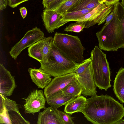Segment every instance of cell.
Returning <instances> with one entry per match:
<instances>
[{
	"label": "cell",
	"mask_w": 124,
	"mask_h": 124,
	"mask_svg": "<svg viewBox=\"0 0 124 124\" xmlns=\"http://www.w3.org/2000/svg\"><path fill=\"white\" fill-rule=\"evenodd\" d=\"M81 112L93 124H115L124 116V107L111 96L96 94L87 99Z\"/></svg>",
	"instance_id": "obj_1"
},
{
	"label": "cell",
	"mask_w": 124,
	"mask_h": 124,
	"mask_svg": "<svg viewBox=\"0 0 124 124\" xmlns=\"http://www.w3.org/2000/svg\"><path fill=\"white\" fill-rule=\"evenodd\" d=\"M112 20L97 32L98 45L101 50L117 51L124 46V7L119 2L114 4Z\"/></svg>",
	"instance_id": "obj_2"
},
{
	"label": "cell",
	"mask_w": 124,
	"mask_h": 124,
	"mask_svg": "<svg viewBox=\"0 0 124 124\" xmlns=\"http://www.w3.org/2000/svg\"><path fill=\"white\" fill-rule=\"evenodd\" d=\"M40 62V68L54 77L72 73L79 64L67 57L53 44L47 56Z\"/></svg>",
	"instance_id": "obj_3"
},
{
	"label": "cell",
	"mask_w": 124,
	"mask_h": 124,
	"mask_svg": "<svg viewBox=\"0 0 124 124\" xmlns=\"http://www.w3.org/2000/svg\"><path fill=\"white\" fill-rule=\"evenodd\" d=\"M94 82L99 89L107 91L111 87V72L109 63L105 54L97 46L91 53Z\"/></svg>",
	"instance_id": "obj_4"
},
{
	"label": "cell",
	"mask_w": 124,
	"mask_h": 124,
	"mask_svg": "<svg viewBox=\"0 0 124 124\" xmlns=\"http://www.w3.org/2000/svg\"><path fill=\"white\" fill-rule=\"evenodd\" d=\"M53 44L71 60L79 64L84 60L83 55L85 48L78 37L56 32L53 38Z\"/></svg>",
	"instance_id": "obj_5"
},
{
	"label": "cell",
	"mask_w": 124,
	"mask_h": 124,
	"mask_svg": "<svg viewBox=\"0 0 124 124\" xmlns=\"http://www.w3.org/2000/svg\"><path fill=\"white\" fill-rule=\"evenodd\" d=\"M44 33L36 26L28 31L22 39L16 43L9 52L11 56L16 60L24 49L44 38Z\"/></svg>",
	"instance_id": "obj_6"
},
{
	"label": "cell",
	"mask_w": 124,
	"mask_h": 124,
	"mask_svg": "<svg viewBox=\"0 0 124 124\" xmlns=\"http://www.w3.org/2000/svg\"><path fill=\"white\" fill-rule=\"evenodd\" d=\"M53 41L51 36L45 37L38 41L28 48V55L39 62H43L50 52Z\"/></svg>",
	"instance_id": "obj_7"
},
{
	"label": "cell",
	"mask_w": 124,
	"mask_h": 124,
	"mask_svg": "<svg viewBox=\"0 0 124 124\" xmlns=\"http://www.w3.org/2000/svg\"><path fill=\"white\" fill-rule=\"evenodd\" d=\"M23 99L25 101L24 107L25 114L34 115L45 107L46 100L44 92L41 90L33 91L26 98Z\"/></svg>",
	"instance_id": "obj_8"
},
{
	"label": "cell",
	"mask_w": 124,
	"mask_h": 124,
	"mask_svg": "<svg viewBox=\"0 0 124 124\" xmlns=\"http://www.w3.org/2000/svg\"><path fill=\"white\" fill-rule=\"evenodd\" d=\"M76 79L82 88L81 94L84 96L95 95L97 92L93 78L92 63L83 72L77 74Z\"/></svg>",
	"instance_id": "obj_9"
},
{
	"label": "cell",
	"mask_w": 124,
	"mask_h": 124,
	"mask_svg": "<svg viewBox=\"0 0 124 124\" xmlns=\"http://www.w3.org/2000/svg\"><path fill=\"white\" fill-rule=\"evenodd\" d=\"M77 74L71 73L55 77L44 90L46 98L63 89L68 84L76 79Z\"/></svg>",
	"instance_id": "obj_10"
},
{
	"label": "cell",
	"mask_w": 124,
	"mask_h": 124,
	"mask_svg": "<svg viewBox=\"0 0 124 124\" xmlns=\"http://www.w3.org/2000/svg\"><path fill=\"white\" fill-rule=\"evenodd\" d=\"M16 87L14 77L4 66L0 64V94L6 96L12 95Z\"/></svg>",
	"instance_id": "obj_11"
},
{
	"label": "cell",
	"mask_w": 124,
	"mask_h": 124,
	"mask_svg": "<svg viewBox=\"0 0 124 124\" xmlns=\"http://www.w3.org/2000/svg\"><path fill=\"white\" fill-rule=\"evenodd\" d=\"M41 17L45 28L48 33L68 23L61 21L62 15L55 10H48L45 8L41 14Z\"/></svg>",
	"instance_id": "obj_12"
},
{
	"label": "cell",
	"mask_w": 124,
	"mask_h": 124,
	"mask_svg": "<svg viewBox=\"0 0 124 124\" xmlns=\"http://www.w3.org/2000/svg\"><path fill=\"white\" fill-rule=\"evenodd\" d=\"M38 124H65L60 117L58 110L52 107H45L44 110L39 113Z\"/></svg>",
	"instance_id": "obj_13"
},
{
	"label": "cell",
	"mask_w": 124,
	"mask_h": 124,
	"mask_svg": "<svg viewBox=\"0 0 124 124\" xmlns=\"http://www.w3.org/2000/svg\"><path fill=\"white\" fill-rule=\"evenodd\" d=\"M32 82L39 88L44 89L50 82L51 76L42 70L29 68L28 70Z\"/></svg>",
	"instance_id": "obj_14"
},
{
	"label": "cell",
	"mask_w": 124,
	"mask_h": 124,
	"mask_svg": "<svg viewBox=\"0 0 124 124\" xmlns=\"http://www.w3.org/2000/svg\"><path fill=\"white\" fill-rule=\"evenodd\" d=\"M77 96L64 93L61 90L46 98V99L49 105L57 109Z\"/></svg>",
	"instance_id": "obj_15"
},
{
	"label": "cell",
	"mask_w": 124,
	"mask_h": 124,
	"mask_svg": "<svg viewBox=\"0 0 124 124\" xmlns=\"http://www.w3.org/2000/svg\"><path fill=\"white\" fill-rule=\"evenodd\" d=\"M87 99L80 95L70 101L65 105L64 111L72 114L78 112H81L87 102Z\"/></svg>",
	"instance_id": "obj_16"
},
{
	"label": "cell",
	"mask_w": 124,
	"mask_h": 124,
	"mask_svg": "<svg viewBox=\"0 0 124 124\" xmlns=\"http://www.w3.org/2000/svg\"><path fill=\"white\" fill-rule=\"evenodd\" d=\"M113 90L122 103H124V68H120L114 81Z\"/></svg>",
	"instance_id": "obj_17"
},
{
	"label": "cell",
	"mask_w": 124,
	"mask_h": 124,
	"mask_svg": "<svg viewBox=\"0 0 124 124\" xmlns=\"http://www.w3.org/2000/svg\"><path fill=\"white\" fill-rule=\"evenodd\" d=\"M100 3L98 0H78L69 9L68 12L84 9H93Z\"/></svg>",
	"instance_id": "obj_18"
},
{
	"label": "cell",
	"mask_w": 124,
	"mask_h": 124,
	"mask_svg": "<svg viewBox=\"0 0 124 124\" xmlns=\"http://www.w3.org/2000/svg\"><path fill=\"white\" fill-rule=\"evenodd\" d=\"M113 9L114 4L107 6L95 19L89 22H84L85 24V28H88L97 23H98V25L103 23L106 21L107 16Z\"/></svg>",
	"instance_id": "obj_19"
},
{
	"label": "cell",
	"mask_w": 124,
	"mask_h": 124,
	"mask_svg": "<svg viewBox=\"0 0 124 124\" xmlns=\"http://www.w3.org/2000/svg\"><path fill=\"white\" fill-rule=\"evenodd\" d=\"M20 107L15 101L0 94V111H14L19 112Z\"/></svg>",
	"instance_id": "obj_20"
},
{
	"label": "cell",
	"mask_w": 124,
	"mask_h": 124,
	"mask_svg": "<svg viewBox=\"0 0 124 124\" xmlns=\"http://www.w3.org/2000/svg\"><path fill=\"white\" fill-rule=\"evenodd\" d=\"M92 9H84L70 12L62 15L61 21L68 22L72 21H76L79 19L84 16L91 11Z\"/></svg>",
	"instance_id": "obj_21"
},
{
	"label": "cell",
	"mask_w": 124,
	"mask_h": 124,
	"mask_svg": "<svg viewBox=\"0 0 124 124\" xmlns=\"http://www.w3.org/2000/svg\"><path fill=\"white\" fill-rule=\"evenodd\" d=\"M107 6L104 3H100L91 11L78 19L76 22H88L93 20L98 16L103 10Z\"/></svg>",
	"instance_id": "obj_22"
},
{
	"label": "cell",
	"mask_w": 124,
	"mask_h": 124,
	"mask_svg": "<svg viewBox=\"0 0 124 124\" xmlns=\"http://www.w3.org/2000/svg\"><path fill=\"white\" fill-rule=\"evenodd\" d=\"M62 90L64 93L77 96L81 95L82 90L80 85L76 79L68 84Z\"/></svg>",
	"instance_id": "obj_23"
},
{
	"label": "cell",
	"mask_w": 124,
	"mask_h": 124,
	"mask_svg": "<svg viewBox=\"0 0 124 124\" xmlns=\"http://www.w3.org/2000/svg\"><path fill=\"white\" fill-rule=\"evenodd\" d=\"M85 26L84 22L77 21L74 23H71L66 26L64 31L73 32L79 33L82 31Z\"/></svg>",
	"instance_id": "obj_24"
},
{
	"label": "cell",
	"mask_w": 124,
	"mask_h": 124,
	"mask_svg": "<svg viewBox=\"0 0 124 124\" xmlns=\"http://www.w3.org/2000/svg\"><path fill=\"white\" fill-rule=\"evenodd\" d=\"M78 0H68L61 5L55 10L57 13L62 15L68 12L69 9Z\"/></svg>",
	"instance_id": "obj_25"
},
{
	"label": "cell",
	"mask_w": 124,
	"mask_h": 124,
	"mask_svg": "<svg viewBox=\"0 0 124 124\" xmlns=\"http://www.w3.org/2000/svg\"><path fill=\"white\" fill-rule=\"evenodd\" d=\"M91 63V60L89 58L85 60L81 63L72 72L79 75L83 72L90 65Z\"/></svg>",
	"instance_id": "obj_26"
},
{
	"label": "cell",
	"mask_w": 124,
	"mask_h": 124,
	"mask_svg": "<svg viewBox=\"0 0 124 124\" xmlns=\"http://www.w3.org/2000/svg\"><path fill=\"white\" fill-rule=\"evenodd\" d=\"M0 123L2 124H12L8 111H0Z\"/></svg>",
	"instance_id": "obj_27"
},
{
	"label": "cell",
	"mask_w": 124,
	"mask_h": 124,
	"mask_svg": "<svg viewBox=\"0 0 124 124\" xmlns=\"http://www.w3.org/2000/svg\"><path fill=\"white\" fill-rule=\"evenodd\" d=\"M59 115L65 124H74L72 118L70 114L60 110H58Z\"/></svg>",
	"instance_id": "obj_28"
},
{
	"label": "cell",
	"mask_w": 124,
	"mask_h": 124,
	"mask_svg": "<svg viewBox=\"0 0 124 124\" xmlns=\"http://www.w3.org/2000/svg\"><path fill=\"white\" fill-rule=\"evenodd\" d=\"M64 0H54L46 8L48 10H54L58 7Z\"/></svg>",
	"instance_id": "obj_29"
},
{
	"label": "cell",
	"mask_w": 124,
	"mask_h": 124,
	"mask_svg": "<svg viewBox=\"0 0 124 124\" xmlns=\"http://www.w3.org/2000/svg\"><path fill=\"white\" fill-rule=\"evenodd\" d=\"M29 0H8V5L12 8L16 7L22 3Z\"/></svg>",
	"instance_id": "obj_30"
},
{
	"label": "cell",
	"mask_w": 124,
	"mask_h": 124,
	"mask_svg": "<svg viewBox=\"0 0 124 124\" xmlns=\"http://www.w3.org/2000/svg\"><path fill=\"white\" fill-rule=\"evenodd\" d=\"M8 0H0V10H3L8 4Z\"/></svg>",
	"instance_id": "obj_31"
},
{
	"label": "cell",
	"mask_w": 124,
	"mask_h": 124,
	"mask_svg": "<svg viewBox=\"0 0 124 124\" xmlns=\"http://www.w3.org/2000/svg\"><path fill=\"white\" fill-rule=\"evenodd\" d=\"M114 14V9L107 16L106 20L105 25H107L112 20L113 18Z\"/></svg>",
	"instance_id": "obj_32"
},
{
	"label": "cell",
	"mask_w": 124,
	"mask_h": 124,
	"mask_svg": "<svg viewBox=\"0 0 124 124\" xmlns=\"http://www.w3.org/2000/svg\"><path fill=\"white\" fill-rule=\"evenodd\" d=\"M19 10L21 14L23 19L26 17L27 13V10L25 7H22Z\"/></svg>",
	"instance_id": "obj_33"
},
{
	"label": "cell",
	"mask_w": 124,
	"mask_h": 124,
	"mask_svg": "<svg viewBox=\"0 0 124 124\" xmlns=\"http://www.w3.org/2000/svg\"><path fill=\"white\" fill-rule=\"evenodd\" d=\"M121 0H107L104 3L107 6L113 5L119 2Z\"/></svg>",
	"instance_id": "obj_34"
},
{
	"label": "cell",
	"mask_w": 124,
	"mask_h": 124,
	"mask_svg": "<svg viewBox=\"0 0 124 124\" xmlns=\"http://www.w3.org/2000/svg\"><path fill=\"white\" fill-rule=\"evenodd\" d=\"M54 0H43L42 3L44 8H46L50 3Z\"/></svg>",
	"instance_id": "obj_35"
},
{
	"label": "cell",
	"mask_w": 124,
	"mask_h": 124,
	"mask_svg": "<svg viewBox=\"0 0 124 124\" xmlns=\"http://www.w3.org/2000/svg\"><path fill=\"white\" fill-rule=\"evenodd\" d=\"M115 124H124V119H122L116 123Z\"/></svg>",
	"instance_id": "obj_36"
},
{
	"label": "cell",
	"mask_w": 124,
	"mask_h": 124,
	"mask_svg": "<svg viewBox=\"0 0 124 124\" xmlns=\"http://www.w3.org/2000/svg\"><path fill=\"white\" fill-rule=\"evenodd\" d=\"M107 0H99V2L100 3H104Z\"/></svg>",
	"instance_id": "obj_37"
},
{
	"label": "cell",
	"mask_w": 124,
	"mask_h": 124,
	"mask_svg": "<svg viewBox=\"0 0 124 124\" xmlns=\"http://www.w3.org/2000/svg\"><path fill=\"white\" fill-rule=\"evenodd\" d=\"M120 3L124 7V0H122Z\"/></svg>",
	"instance_id": "obj_38"
},
{
	"label": "cell",
	"mask_w": 124,
	"mask_h": 124,
	"mask_svg": "<svg viewBox=\"0 0 124 124\" xmlns=\"http://www.w3.org/2000/svg\"><path fill=\"white\" fill-rule=\"evenodd\" d=\"M67 0H64V1H63V2L62 3V4L63 3L65 2L66 1H67Z\"/></svg>",
	"instance_id": "obj_39"
},
{
	"label": "cell",
	"mask_w": 124,
	"mask_h": 124,
	"mask_svg": "<svg viewBox=\"0 0 124 124\" xmlns=\"http://www.w3.org/2000/svg\"></svg>",
	"instance_id": "obj_40"
},
{
	"label": "cell",
	"mask_w": 124,
	"mask_h": 124,
	"mask_svg": "<svg viewBox=\"0 0 124 124\" xmlns=\"http://www.w3.org/2000/svg\"></svg>",
	"instance_id": "obj_41"
}]
</instances>
